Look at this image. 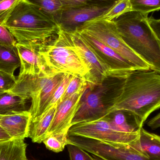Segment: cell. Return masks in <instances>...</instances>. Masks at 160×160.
<instances>
[{
  "label": "cell",
  "mask_w": 160,
  "mask_h": 160,
  "mask_svg": "<svg viewBox=\"0 0 160 160\" xmlns=\"http://www.w3.org/2000/svg\"><path fill=\"white\" fill-rule=\"evenodd\" d=\"M160 109V74L155 71H135L116 88L107 106V116L119 111L136 115L143 123Z\"/></svg>",
  "instance_id": "6da1fadb"
},
{
  "label": "cell",
  "mask_w": 160,
  "mask_h": 160,
  "mask_svg": "<svg viewBox=\"0 0 160 160\" xmlns=\"http://www.w3.org/2000/svg\"><path fill=\"white\" fill-rule=\"evenodd\" d=\"M148 22L160 40V19H155L152 17L148 18Z\"/></svg>",
  "instance_id": "1f68e13d"
},
{
  "label": "cell",
  "mask_w": 160,
  "mask_h": 160,
  "mask_svg": "<svg viewBox=\"0 0 160 160\" xmlns=\"http://www.w3.org/2000/svg\"><path fill=\"white\" fill-rule=\"evenodd\" d=\"M138 133L117 131L109 124L107 116L92 121L78 123L71 126L68 135H75L109 142L129 144L136 140Z\"/></svg>",
  "instance_id": "8992f818"
},
{
  "label": "cell",
  "mask_w": 160,
  "mask_h": 160,
  "mask_svg": "<svg viewBox=\"0 0 160 160\" xmlns=\"http://www.w3.org/2000/svg\"><path fill=\"white\" fill-rule=\"evenodd\" d=\"M107 91V87L103 84L94 88L88 86L82 96L79 108L71 125L92 121L107 116V107L103 102V96Z\"/></svg>",
  "instance_id": "30bf717a"
},
{
  "label": "cell",
  "mask_w": 160,
  "mask_h": 160,
  "mask_svg": "<svg viewBox=\"0 0 160 160\" xmlns=\"http://www.w3.org/2000/svg\"><path fill=\"white\" fill-rule=\"evenodd\" d=\"M129 144L149 158L160 159V136L148 132L143 127L138 138Z\"/></svg>",
  "instance_id": "2e32d148"
},
{
  "label": "cell",
  "mask_w": 160,
  "mask_h": 160,
  "mask_svg": "<svg viewBox=\"0 0 160 160\" xmlns=\"http://www.w3.org/2000/svg\"><path fill=\"white\" fill-rule=\"evenodd\" d=\"M131 11L132 8L129 0H120L110 8L107 13L98 19L112 21L124 13Z\"/></svg>",
  "instance_id": "cb8c5ba5"
},
{
  "label": "cell",
  "mask_w": 160,
  "mask_h": 160,
  "mask_svg": "<svg viewBox=\"0 0 160 160\" xmlns=\"http://www.w3.org/2000/svg\"></svg>",
  "instance_id": "8d00e7d4"
},
{
  "label": "cell",
  "mask_w": 160,
  "mask_h": 160,
  "mask_svg": "<svg viewBox=\"0 0 160 160\" xmlns=\"http://www.w3.org/2000/svg\"><path fill=\"white\" fill-rule=\"evenodd\" d=\"M65 75L66 74L59 73L52 75L49 78L42 88L37 98L32 102L29 110L32 115V120L38 117L47 111L52 96Z\"/></svg>",
  "instance_id": "5bb4252c"
},
{
  "label": "cell",
  "mask_w": 160,
  "mask_h": 160,
  "mask_svg": "<svg viewBox=\"0 0 160 160\" xmlns=\"http://www.w3.org/2000/svg\"><path fill=\"white\" fill-rule=\"evenodd\" d=\"M17 41L8 29L3 25H0V45L15 47Z\"/></svg>",
  "instance_id": "4dcf8cb0"
},
{
  "label": "cell",
  "mask_w": 160,
  "mask_h": 160,
  "mask_svg": "<svg viewBox=\"0 0 160 160\" xmlns=\"http://www.w3.org/2000/svg\"><path fill=\"white\" fill-rule=\"evenodd\" d=\"M46 15L54 19L63 8L60 0H26Z\"/></svg>",
  "instance_id": "44dd1931"
},
{
  "label": "cell",
  "mask_w": 160,
  "mask_h": 160,
  "mask_svg": "<svg viewBox=\"0 0 160 160\" xmlns=\"http://www.w3.org/2000/svg\"><path fill=\"white\" fill-rule=\"evenodd\" d=\"M147 125L152 130H155L160 128V112L150 119L147 122Z\"/></svg>",
  "instance_id": "d6a6232c"
},
{
  "label": "cell",
  "mask_w": 160,
  "mask_h": 160,
  "mask_svg": "<svg viewBox=\"0 0 160 160\" xmlns=\"http://www.w3.org/2000/svg\"><path fill=\"white\" fill-rule=\"evenodd\" d=\"M3 1V0H0V2H1V1Z\"/></svg>",
  "instance_id": "d590c367"
},
{
  "label": "cell",
  "mask_w": 160,
  "mask_h": 160,
  "mask_svg": "<svg viewBox=\"0 0 160 160\" xmlns=\"http://www.w3.org/2000/svg\"><path fill=\"white\" fill-rule=\"evenodd\" d=\"M57 105L52 106L38 117L31 120L28 138H31L33 142L41 143L47 137L48 131L56 113Z\"/></svg>",
  "instance_id": "e0dca14e"
},
{
  "label": "cell",
  "mask_w": 160,
  "mask_h": 160,
  "mask_svg": "<svg viewBox=\"0 0 160 160\" xmlns=\"http://www.w3.org/2000/svg\"><path fill=\"white\" fill-rule=\"evenodd\" d=\"M12 139L9 134L0 127V141Z\"/></svg>",
  "instance_id": "836d02e7"
},
{
  "label": "cell",
  "mask_w": 160,
  "mask_h": 160,
  "mask_svg": "<svg viewBox=\"0 0 160 160\" xmlns=\"http://www.w3.org/2000/svg\"><path fill=\"white\" fill-rule=\"evenodd\" d=\"M21 62L17 48L0 45V71L14 75Z\"/></svg>",
  "instance_id": "ffe728a7"
},
{
  "label": "cell",
  "mask_w": 160,
  "mask_h": 160,
  "mask_svg": "<svg viewBox=\"0 0 160 160\" xmlns=\"http://www.w3.org/2000/svg\"><path fill=\"white\" fill-rule=\"evenodd\" d=\"M42 45H44L17 43L16 48L21 62L20 74L33 75H39L42 73L51 74L47 69L39 51Z\"/></svg>",
  "instance_id": "7c38bea8"
},
{
  "label": "cell",
  "mask_w": 160,
  "mask_h": 160,
  "mask_svg": "<svg viewBox=\"0 0 160 160\" xmlns=\"http://www.w3.org/2000/svg\"><path fill=\"white\" fill-rule=\"evenodd\" d=\"M27 146L24 140L10 139L0 141V160H27Z\"/></svg>",
  "instance_id": "ac0fdd59"
},
{
  "label": "cell",
  "mask_w": 160,
  "mask_h": 160,
  "mask_svg": "<svg viewBox=\"0 0 160 160\" xmlns=\"http://www.w3.org/2000/svg\"><path fill=\"white\" fill-rule=\"evenodd\" d=\"M115 4H84L63 8L54 19L61 29L72 32L84 23L103 16Z\"/></svg>",
  "instance_id": "52a82bcc"
},
{
  "label": "cell",
  "mask_w": 160,
  "mask_h": 160,
  "mask_svg": "<svg viewBox=\"0 0 160 160\" xmlns=\"http://www.w3.org/2000/svg\"><path fill=\"white\" fill-rule=\"evenodd\" d=\"M148 16L135 11L124 13L112 20L128 46L160 74V40L148 22Z\"/></svg>",
  "instance_id": "3957f363"
},
{
  "label": "cell",
  "mask_w": 160,
  "mask_h": 160,
  "mask_svg": "<svg viewBox=\"0 0 160 160\" xmlns=\"http://www.w3.org/2000/svg\"><path fill=\"white\" fill-rule=\"evenodd\" d=\"M68 33L73 46L90 70L87 79L88 86L94 88L103 84L104 80L110 78V71L107 66L99 58L78 32Z\"/></svg>",
  "instance_id": "9c48e42d"
},
{
  "label": "cell",
  "mask_w": 160,
  "mask_h": 160,
  "mask_svg": "<svg viewBox=\"0 0 160 160\" xmlns=\"http://www.w3.org/2000/svg\"><path fill=\"white\" fill-rule=\"evenodd\" d=\"M76 31L85 33L103 43L132 64L138 71H150L148 64L123 40L113 21L94 19L84 23Z\"/></svg>",
  "instance_id": "5b68a950"
},
{
  "label": "cell",
  "mask_w": 160,
  "mask_h": 160,
  "mask_svg": "<svg viewBox=\"0 0 160 160\" xmlns=\"http://www.w3.org/2000/svg\"><path fill=\"white\" fill-rule=\"evenodd\" d=\"M76 31L107 66L110 71V78L117 80L125 79L131 73L138 71L132 64L103 43L85 33Z\"/></svg>",
  "instance_id": "ba28073f"
},
{
  "label": "cell",
  "mask_w": 160,
  "mask_h": 160,
  "mask_svg": "<svg viewBox=\"0 0 160 160\" xmlns=\"http://www.w3.org/2000/svg\"><path fill=\"white\" fill-rule=\"evenodd\" d=\"M107 117L112 128L120 132L138 133L143 126L138 117L128 111H117Z\"/></svg>",
  "instance_id": "9a60e30c"
},
{
  "label": "cell",
  "mask_w": 160,
  "mask_h": 160,
  "mask_svg": "<svg viewBox=\"0 0 160 160\" xmlns=\"http://www.w3.org/2000/svg\"><path fill=\"white\" fill-rule=\"evenodd\" d=\"M28 100L9 91L0 92V115L29 111L26 107Z\"/></svg>",
  "instance_id": "d6986e66"
},
{
  "label": "cell",
  "mask_w": 160,
  "mask_h": 160,
  "mask_svg": "<svg viewBox=\"0 0 160 160\" xmlns=\"http://www.w3.org/2000/svg\"><path fill=\"white\" fill-rule=\"evenodd\" d=\"M48 71L52 74H70L85 79L89 68L73 46L69 33L61 29L57 37L39 50Z\"/></svg>",
  "instance_id": "277c9868"
},
{
  "label": "cell",
  "mask_w": 160,
  "mask_h": 160,
  "mask_svg": "<svg viewBox=\"0 0 160 160\" xmlns=\"http://www.w3.org/2000/svg\"></svg>",
  "instance_id": "74e56055"
},
{
  "label": "cell",
  "mask_w": 160,
  "mask_h": 160,
  "mask_svg": "<svg viewBox=\"0 0 160 160\" xmlns=\"http://www.w3.org/2000/svg\"><path fill=\"white\" fill-rule=\"evenodd\" d=\"M22 1L3 0L0 2V25H5L15 8Z\"/></svg>",
  "instance_id": "484cf974"
},
{
  "label": "cell",
  "mask_w": 160,
  "mask_h": 160,
  "mask_svg": "<svg viewBox=\"0 0 160 160\" xmlns=\"http://www.w3.org/2000/svg\"><path fill=\"white\" fill-rule=\"evenodd\" d=\"M4 26L20 44H48L61 30L53 18L26 0L17 6Z\"/></svg>",
  "instance_id": "7a4b0ae2"
},
{
  "label": "cell",
  "mask_w": 160,
  "mask_h": 160,
  "mask_svg": "<svg viewBox=\"0 0 160 160\" xmlns=\"http://www.w3.org/2000/svg\"><path fill=\"white\" fill-rule=\"evenodd\" d=\"M86 89L75 93L58 104L56 113L47 136L62 132H68L72 126V120L79 108L80 101Z\"/></svg>",
  "instance_id": "8fae6325"
},
{
  "label": "cell",
  "mask_w": 160,
  "mask_h": 160,
  "mask_svg": "<svg viewBox=\"0 0 160 160\" xmlns=\"http://www.w3.org/2000/svg\"><path fill=\"white\" fill-rule=\"evenodd\" d=\"M63 8L78 6L84 4H113L120 0H60Z\"/></svg>",
  "instance_id": "83f0119b"
},
{
  "label": "cell",
  "mask_w": 160,
  "mask_h": 160,
  "mask_svg": "<svg viewBox=\"0 0 160 160\" xmlns=\"http://www.w3.org/2000/svg\"><path fill=\"white\" fill-rule=\"evenodd\" d=\"M87 87L88 82L85 79L79 76H73L68 85L62 101L66 99L80 90L86 89Z\"/></svg>",
  "instance_id": "d4e9b609"
},
{
  "label": "cell",
  "mask_w": 160,
  "mask_h": 160,
  "mask_svg": "<svg viewBox=\"0 0 160 160\" xmlns=\"http://www.w3.org/2000/svg\"><path fill=\"white\" fill-rule=\"evenodd\" d=\"M73 76H72L70 74H66L63 79L61 82L52 96L47 110L54 105H58L61 102L62 98L66 90L68 85Z\"/></svg>",
  "instance_id": "4316f807"
},
{
  "label": "cell",
  "mask_w": 160,
  "mask_h": 160,
  "mask_svg": "<svg viewBox=\"0 0 160 160\" xmlns=\"http://www.w3.org/2000/svg\"><path fill=\"white\" fill-rule=\"evenodd\" d=\"M17 80L14 75L0 71V92L8 91L12 89Z\"/></svg>",
  "instance_id": "f546056e"
},
{
  "label": "cell",
  "mask_w": 160,
  "mask_h": 160,
  "mask_svg": "<svg viewBox=\"0 0 160 160\" xmlns=\"http://www.w3.org/2000/svg\"><path fill=\"white\" fill-rule=\"evenodd\" d=\"M67 147L69 152L70 160H94L87 151L77 146L68 144Z\"/></svg>",
  "instance_id": "f1b7e54d"
},
{
  "label": "cell",
  "mask_w": 160,
  "mask_h": 160,
  "mask_svg": "<svg viewBox=\"0 0 160 160\" xmlns=\"http://www.w3.org/2000/svg\"><path fill=\"white\" fill-rule=\"evenodd\" d=\"M68 132L66 131L50 134L46 137L43 142L49 150L59 153L62 151L68 144Z\"/></svg>",
  "instance_id": "7402d4cb"
},
{
  "label": "cell",
  "mask_w": 160,
  "mask_h": 160,
  "mask_svg": "<svg viewBox=\"0 0 160 160\" xmlns=\"http://www.w3.org/2000/svg\"><path fill=\"white\" fill-rule=\"evenodd\" d=\"M93 158V160H105L103 159L102 158H99V157H98V156H95L93 155L92 156Z\"/></svg>",
  "instance_id": "e575fe53"
},
{
  "label": "cell",
  "mask_w": 160,
  "mask_h": 160,
  "mask_svg": "<svg viewBox=\"0 0 160 160\" xmlns=\"http://www.w3.org/2000/svg\"><path fill=\"white\" fill-rule=\"evenodd\" d=\"M31 120L32 115L29 111L0 115V127L12 139L24 140L28 138Z\"/></svg>",
  "instance_id": "4fadbf2b"
},
{
  "label": "cell",
  "mask_w": 160,
  "mask_h": 160,
  "mask_svg": "<svg viewBox=\"0 0 160 160\" xmlns=\"http://www.w3.org/2000/svg\"><path fill=\"white\" fill-rule=\"evenodd\" d=\"M132 11L148 15L160 10V0H129Z\"/></svg>",
  "instance_id": "603a6c76"
}]
</instances>
